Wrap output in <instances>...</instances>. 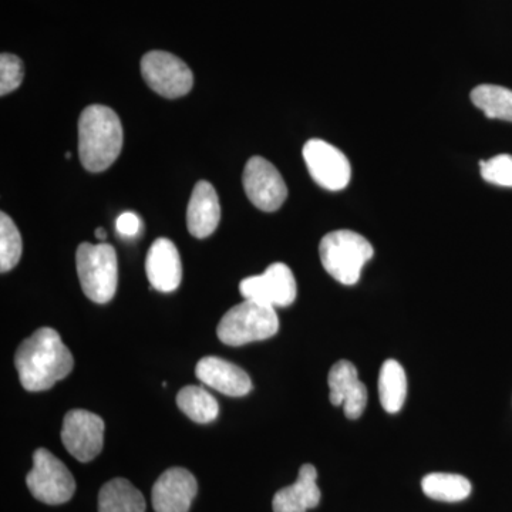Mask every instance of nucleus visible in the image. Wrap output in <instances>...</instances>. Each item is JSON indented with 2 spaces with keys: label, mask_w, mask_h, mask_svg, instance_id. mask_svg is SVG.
<instances>
[{
  "label": "nucleus",
  "mask_w": 512,
  "mask_h": 512,
  "mask_svg": "<svg viewBox=\"0 0 512 512\" xmlns=\"http://www.w3.org/2000/svg\"><path fill=\"white\" fill-rule=\"evenodd\" d=\"M25 77V64L18 56L3 53L0 56V94L12 93L18 89Z\"/></svg>",
  "instance_id": "25"
},
{
  "label": "nucleus",
  "mask_w": 512,
  "mask_h": 512,
  "mask_svg": "<svg viewBox=\"0 0 512 512\" xmlns=\"http://www.w3.org/2000/svg\"><path fill=\"white\" fill-rule=\"evenodd\" d=\"M316 480H318L316 468L312 464L302 466L298 480L275 494L272 501L274 512H306L318 507L322 494Z\"/></svg>",
  "instance_id": "17"
},
{
  "label": "nucleus",
  "mask_w": 512,
  "mask_h": 512,
  "mask_svg": "<svg viewBox=\"0 0 512 512\" xmlns=\"http://www.w3.org/2000/svg\"><path fill=\"white\" fill-rule=\"evenodd\" d=\"M144 82L165 99H178L191 92L194 76L190 67L168 52L154 50L141 59Z\"/></svg>",
  "instance_id": "7"
},
{
  "label": "nucleus",
  "mask_w": 512,
  "mask_h": 512,
  "mask_svg": "<svg viewBox=\"0 0 512 512\" xmlns=\"http://www.w3.org/2000/svg\"><path fill=\"white\" fill-rule=\"evenodd\" d=\"M380 404L387 413H399L407 397V376L397 360H386L379 376Z\"/></svg>",
  "instance_id": "19"
},
{
  "label": "nucleus",
  "mask_w": 512,
  "mask_h": 512,
  "mask_svg": "<svg viewBox=\"0 0 512 512\" xmlns=\"http://www.w3.org/2000/svg\"><path fill=\"white\" fill-rule=\"evenodd\" d=\"M480 170L481 177L487 183L512 188V156L510 154H500L487 161L481 160Z\"/></svg>",
  "instance_id": "24"
},
{
  "label": "nucleus",
  "mask_w": 512,
  "mask_h": 512,
  "mask_svg": "<svg viewBox=\"0 0 512 512\" xmlns=\"http://www.w3.org/2000/svg\"><path fill=\"white\" fill-rule=\"evenodd\" d=\"M62 441L66 450L80 463L94 460L104 444V421L87 410H70L63 421Z\"/></svg>",
  "instance_id": "11"
},
{
  "label": "nucleus",
  "mask_w": 512,
  "mask_h": 512,
  "mask_svg": "<svg viewBox=\"0 0 512 512\" xmlns=\"http://www.w3.org/2000/svg\"><path fill=\"white\" fill-rule=\"evenodd\" d=\"M329 399L333 406H343L345 416L359 419L367 406V389L360 382L356 366L348 360H340L330 369L328 376Z\"/></svg>",
  "instance_id": "13"
},
{
  "label": "nucleus",
  "mask_w": 512,
  "mask_h": 512,
  "mask_svg": "<svg viewBox=\"0 0 512 512\" xmlns=\"http://www.w3.org/2000/svg\"><path fill=\"white\" fill-rule=\"evenodd\" d=\"M22 237L18 227L5 212L0 214V271H12L22 256Z\"/></svg>",
  "instance_id": "23"
},
{
  "label": "nucleus",
  "mask_w": 512,
  "mask_h": 512,
  "mask_svg": "<svg viewBox=\"0 0 512 512\" xmlns=\"http://www.w3.org/2000/svg\"><path fill=\"white\" fill-rule=\"evenodd\" d=\"M245 194L258 210L275 212L288 198L284 177L264 157L249 158L242 175Z\"/></svg>",
  "instance_id": "9"
},
{
  "label": "nucleus",
  "mask_w": 512,
  "mask_h": 512,
  "mask_svg": "<svg viewBox=\"0 0 512 512\" xmlns=\"http://www.w3.org/2000/svg\"><path fill=\"white\" fill-rule=\"evenodd\" d=\"M70 157H72V153H66L67 160H69Z\"/></svg>",
  "instance_id": "28"
},
{
  "label": "nucleus",
  "mask_w": 512,
  "mask_h": 512,
  "mask_svg": "<svg viewBox=\"0 0 512 512\" xmlns=\"http://www.w3.org/2000/svg\"><path fill=\"white\" fill-rule=\"evenodd\" d=\"M77 275L84 295L90 301L110 302L119 284V262L113 245L84 242L76 252Z\"/></svg>",
  "instance_id": "4"
},
{
  "label": "nucleus",
  "mask_w": 512,
  "mask_h": 512,
  "mask_svg": "<svg viewBox=\"0 0 512 512\" xmlns=\"http://www.w3.org/2000/svg\"><path fill=\"white\" fill-rule=\"evenodd\" d=\"M221 205L214 185L198 181L192 190L187 208V227L192 237L204 239L220 225Z\"/></svg>",
  "instance_id": "15"
},
{
  "label": "nucleus",
  "mask_w": 512,
  "mask_h": 512,
  "mask_svg": "<svg viewBox=\"0 0 512 512\" xmlns=\"http://www.w3.org/2000/svg\"><path fill=\"white\" fill-rule=\"evenodd\" d=\"M94 234H96L97 239H100V241H104L107 238L106 231L103 228H97Z\"/></svg>",
  "instance_id": "27"
},
{
  "label": "nucleus",
  "mask_w": 512,
  "mask_h": 512,
  "mask_svg": "<svg viewBox=\"0 0 512 512\" xmlns=\"http://www.w3.org/2000/svg\"><path fill=\"white\" fill-rule=\"evenodd\" d=\"M198 493L194 474L181 467L168 468L153 487V507L156 512H188Z\"/></svg>",
  "instance_id": "12"
},
{
  "label": "nucleus",
  "mask_w": 512,
  "mask_h": 512,
  "mask_svg": "<svg viewBox=\"0 0 512 512\" xmlns=\"http://www.w3.org/2000/svg\"><path fill=\"white\" fill-rule=\"evenodd\" d=\"M195 373L202 383L227 396H247L252 390V382L247 372L221 357H204L198 362Z\"/></svg>",
  "instance_id": "16"
},
{
  "label": "nucleus",
  "mask_w": 512,
  "mask_h": 512,
  "mask_svg": "<svg viewBox=\"0 0 512 512\" xmlns=\"http://www.w3.org/2000/svg\"><path fill=\"white\" fill-rule=\"evenodd\" d=\"M144 495L126 478H114L101 487L99 512H146Z\"/></svg>",
  "instance_id": "18"
},
{
  "label": "nucleus",
  "mask_w": 512,
  "mask_h": 512,
  "mask_svg": "<svg viewBox=\"0 0 512 512\" xmlns=\"http://www.w3.org/2000/svg\"><path fill=\"white\" fill-rule=\"evenodd\" d=\"M177 406L185 416L200 424L211 423L220 414L215 397L200 386L183 387L177 396Z\"/></svg>",
  "instance_id": "21"
},
{
  "label": "nucleus",
  "mask_w": 512,
  "mask_h": 512,
  "mask_svg": "<svg viewBox=\"0 0 512 512\" xmlns=\"http://www.w3.org/2000/svg\"><path fill=\"white\" fill-rule=\"evenodd\" d=\"M15 365L28 392H45L70 375L74 359L55 329L42 328L23 340L16 350Z\"/></svg>",
  "instance_id": "1"
},
{
  "label": "nucleus",
  "mask_w": 512,
  "mask_h": 512,
  "mask_svg": "<svg viewBox=\"0 0 512 512\" xmlns=\"http://www.w3.org/2000/svg\"><path fill=\"white\" fill-rule=\"evenodd\" d=\"M123 148V126L116 111L101 104L86 107L79 119V157L90 173L113 165Z\"/></svg>",
  "instance_id": "2"
},
{
  "label": "nucleus",
  "mask_w": 512,
  "mask_h": 512,
  "mask_svg": "<svg viewBox=\"0 0 512 512\" xmlns=\"http://www.w3.org/2000/svg\"><path fill=\"white\" fill-rule=\"evenodd\" d=\"M471 101L488 119L512 123V90L495 84H481L471 92Z\"/></svg>",
  "instance_id": "22"
},
{
  "label": "nucleus",
  "mask_w": 512,
  "mask_h": 512,
  "mask_svg": "<svg viewBox=\"0 0 512 512\" xmlns=\"http://www.w3.org/2000/svg\"><path fill=\"white\" fill-rule=\"evenodd\" d=\"M26 485L37 501L49 505L69 503L76 493L73 474L46 448H39L33 454V467L26 477Z\"/></svg>",
  "instance_id": "6"
},
{
  "label": "nucleus",
  "mask_w": 512,
  "mask_h": 512,
  "mask_svg": "<svg viewBox=\"0 0 512 512\" xmlns=\"http://www.w3.org/2000/svg\"><path fill=\"white\" fill-rule=\"evenodd\" d=\"M141 225L143 222L134 212H123L116 221L117 232L124 238L137 237L141 232Z\"/></svg>",
  "instance_id": "26"
},
{
  "label": "nucleus",
  "mask_w": 512,
  "mask_h": 512,
  "mask_svg": "<svg viewBox=\"0 0 512 512\" xmlns=\"http://www.w3.org/2000/svg\"><path fill=\"white\" fill-rule=\"evenodd\" d=\"M146 272L151 288L170 293L178 289L183 279L180 252L171 239L158 238L151 245L146 259Z\"/></svg>",
  "instance_id": "14"
},
{
  "label": "nucleus",
  "mask_w": 512,
  "mask_h": 512,
  "mask_svg": "<svg viewBox=\"0 0 512 512\" xmlns=\"http://www.w3.org/2000/svg\"><path fill=\"white\" fill-rule=\"evenodd\" d=\"M303 160L316 184L329 191H342L352 178L348 157L328 141L313 138L303 147Z\"/></svg>",
  "instance_id": "8"
},
{
  "label": "nucleus",
  "mask_w": 512,
  "mask_h": 512,
  "mask_svg": "<svg viewBox=\"0 0 512 512\" xmlns=\"http://www.w3.org/2000/svg\"><path fill=\"white\" fill-rule=\"evenodd\" d=\"M423 493L431 500L443 503H460L470 497V481L466 477L450 473H431L421 480Z\"/></svg>",
  "instance_id": "20"
},
{
  "label": "nucleus",
  "mask_w": 512,
  "mask_h": 512,
  "mask_svg": "<svg viewBox=\"0 0 512 512\" xmlns=\"http://www.w3.org/2000/svg\"><path fill=\"white\" fill-rule=\"evenodd\" d=\"M278 330L275 308L245 299L222 316L217 335L225 345L242 346L272 338Z\"/></svg>",
  "instance_id": "5"
},
{
  "label": "nucleus",
  "mask_w": 512,
  "mask_h": 512,
  "mask_svg": "<svg viewBox=\"0 0 512 512\" xmlns=\"http://www.w3.org/2000/svg\"><path fill=\"white\" fill-rule=\"evenodd\" d=\"M239 291L248 301L285 308L295 302L298 288L292 269L282 262H275L266 268L264 274L245 278L239 285Z\"/></svg>",
  "instance_id": "10"
},
{
  "label": "nucleus",
  "mask_w": 512,
  "mask_h": 512,
  "mask_svg": "<svg viewBox=\"0 0 512 512\" xmlns=\"http://www.w3.org/2000/svg\"><path fill=\"white\" fill-rule=\"evenodd\" d=\"M319 255L323 268L333 279L343 285H355L375 249L363 235L338 229L322 238Z\"/></svg>",
  "instance_id": "3"
}]
</instances>
